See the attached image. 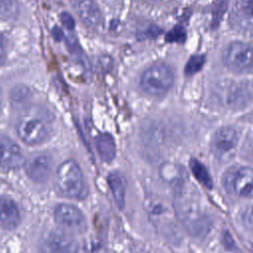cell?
Instances as JSON below:
<instances>
[{
    "mask_svg": "<svg viewBox=\"0 0 253 253\" xmlns=\"http://www.w3.org/2000/svg\"><path fill=\"white\" fill-rule=\"evenodd\" d=\"M24 156L16 142L0 133V169L13 170L24 164Z\"/></svg>",
    "mask_w": 253,
    "mask_h": 253,
    "instance_id": "obj_9",
    "label": "cell"
},
{
    "mask_svg": "<svg viewBox=\"0 0 253 253\" xmlns=\"http://www.w3.org/2000/svg\"><path fill=\"white\" fill-rule=\"evenodd\" d=\"M24 167L30 179L42 183L47 180L51 172V159L46 154L36 153L24 162Z\"/></svg>",
    "mask_w": 253,
    "mask_h": 253,
    "instance_id": "obj_10",
    "label": "cell"
},
{
    "mask_svg": "<svg viewBox=\"0 0 253 253\" xmlns=\"http://www.w3.org/2000/svg\"><path fill=\"white\" fill-rule=\"evenodd\" d=\"M150 1H161V0H150Z\"/></svg>",
    "mask_w": 253,
    "mask_h": 253,
    "instance_id": "obj_25",
    "label": "cell"
},
{
    "mask_svg": "<svg viewBox=\"0 0 253 253\" xmlns=\"http://www.w3.org/2000/svg\"><path fill=\"white\" fill-rule=\"evenodd\" d=\"M18 13L17 0H0V19L8 20L14 18Z\"/></svg>",
    "mask_w": 253,
    "mask_h": 253,
    "instance_id": "obj_19",
    "label": "cell"
},
{
    "mask_svg": "<svg viewBox=\"0 0 253 253\" xmlns=\"http://www.w3.org/2000/svg\"><path fill=\"white\" fill-rule=\"evenodd\" d=\"M70 3L85 26L89 28L100 26L102 14L95 0H70Z\"/></svg>",
    "mask_w": 253,
    "mask_h": 253,
    "instance_id": "obj_11",
    "label": "cell"
},
{
    "mask_svg": "<svg viewBox=\"0 0 253 253\" xmlns=\"http://www.w3.org/2000/svg\"><path fill=\"white\" fill-rule=\"evenodd\" d=\"M96 145L102 160L106 162H110L111 160H113L116 154V146L114 139L111 135L107 133L101 134L96 140Z\"/></svg>",
    "mask_w": 253,
    "mask_h": 253,
    "instance_id": "obj_17",
    "label": "cell"
},
{
    "mask_svg": "<svg viewBox=\"0 0 253 253\" xmlns=\"http://www.w3.org/2000/svg\"><path fill=\"white\" fill-rule=\"evenodd\" d=\"M108 182L118 207L119 208L124 207L125 190H126V181L124 176L118 172H113L109 175Z\"/></svg>",
    "mask_w": 253,
    "mask_h": 253,
    "instance_id": "obj_16",
    "label": "cell"
},
{
    "mask_svg": "<svg viewBox=\"0 0 253 253\" xmlns=\"http://www.w3.org/2000/svg\"><path fill=\"white\" fill-rule=\"evenodd\" d=\"M43 253H77L78 245L69 235L62 232H51L42 245Z\"/></svg>",
    "mask_w": 253,
    "mask_h": 253,
    "instance_id": "obj_12",
    "label": "cell"
},
{
    "mask_svg": "<svg viewBox=\"0 0 253 253\" xmlns=\"http://www.w3.org/2000/svg\"><path fill=\"white\" fill-rule=\"evenodd\" d=\"M190 167L192 172L194 173L196 179L202 183L205 187L211 189L212 187V181L211 178L207 170V168L201 163L199 162L197 159H192L190 161Z\"/></svg>",
    "mask_w": 253,
    "mask_h": 253,
    "instance_id": "obj_18",
    "label": "cell"
},
{
    "mask_svg": "<svg viewBox=\"0 0 253 253\" xmlns=\"http://www.w3.org/2000/svg\"><path fill=\"white\" fill-rule=\"evenodd\" d=\"M250 216H251V219L253 220V207L251 208V211H250Z\"/></svg>",
    "mask_w": 253,
    "mask_h": 253,
    "instance_id": "obj_24",
    "label": "cell"
},
{
    "mask_svg": "<svg viewBox=\"0 0 253 253\" xmlns=\"http://www.w3.org/2000/svg\"><path fill=\"white\" fill-rule=\"evenodd\" d=\"M159 173L160 177L175 189L187 182V176L184 169L180 165L174 163H164L161 165Z\"/></svg>",
    "mask_w": 253,
    "mask_h": 253,
    "instance_id": "obj_15",
    "label": "cell"
},
{
    "mask_svg": "<svg viewBox=\"0 0 253 253\" xmlns=\"http://www.w3.org/2000/svg\"><path fill=\"white\" fill-rule=\"evenodd\" d=\"M5 55H6L5 44H4V42H3L2 38L0 37V64L4 61V59H5Z\"/></svg>",
    "mask_w": 253,
    "mask_h": 253,
    "instance_id": "obj_23",
    "label": "cell"
},
{
    "mask_svg": "<svg viewBox=\"0 0 253 253\" xmlns=\"http://www.w3.org/2000/svg\"><path fill=\"white\" fill-rule=\"evenodd\" d=\"M29 95V91L26 90L24 87H22L20 90H15L14 95H13V101L16 103L18 102H23L25 99H27V96Z\"/></svg>",
    "mask_w": 253,
    "mask_h": 253,
    "instance_id": "obj_22",
    "label": "cell"
},
{
    "mask_svg": "<svg viewBox=\"0 0 253 253\" xmlns=\"http://www.w3.org/2000/svg\"><path fill=\"white\" fill-rule=\"evenodd\" d=\"M21 220L17 204L10 198L0 197V225L5 229L15 228Z\"/></svg>",
    "mask_w": 253,
    "mask_h": 253,
    "instance_id": "obj_14",
    "label": "cell"
},
{
    "mask_svg": "<svg viewBox=\"0 0 253 253\" xmlns=\"http://www.w3.org/2000/svg\"><path fill=\"white\" fill-rule=\"evenodd\" d=\"M60 20H61V23L63 24V26L66 29H69V30L73 29V27H74V20L72 19L71 15H69L66 12H63L60 15Z\"/></svg>",
    "mask_w": 253,
    "mask_h": 253,
    "instance_id": "obj_21",
    "label": "cell"
},
{
    "mask_svg": "<svg viewBox=\"0 0 253 253\" xmlns=\"http://www.w3.org/2000/svg\"><path fill=\"white\" fill-rule=\"evenodd\" d=\"M226 66L236 73H253V45L234 42L230 43L223 54Z\"/></svg>",
    "mask_w": 253,
    "mask_h": 253,
    "instance_id": "obj_5",
    "label": "cell"
},
{
    "mask_svg": "<svg viewBox=\"0 0 253 253\" xmlns=\"http://www.w3.org/2000/svg\"><path fill=\"white\" fill-rule=\"evenodd\" d=\"M55 182L57 189L66 197L82 199L87 193L82 171L74 160L68 159L58 166Z\"/></svg>",
    "mask_w": 253,
    "mask_h": 253,
    "instance_id": "obj_3",
    "label": "cell"
},
{
    "mask_svg": "<svg viewBox=\"0 0 253 253\" xmlns=\"http://www.w3.org/2000/svg\"><path fill=\"white\" fill-rule=\"evenodd\" d=\"M238 143V132L230 126L217 129L211 140V150L221 161L229 160L235 152Z\"/></svg>",
    "mask_w": 253,
    "mask_h": 253,
    "instance_id": "obj_8",
    "label": "cell"
},
{
    "mask_svg": "<svg viewBox=\"0 0 253 253\" xmlns=\"http://www.w3.org/2000/svg\"><path fill=\"white\" fill-rule=\"evenodd\" d=\"M230 21L240 30L253 29V0H234Z\"/></svg>",
    "mask_w": 253,
    "mask_h": 253,
    "instance_id": "obj_13",
    "label": "cell"
},
{
    "mask_svg": "<svg viewBox=\"0 0 253 253\" xmlns=\"http://www.w3.org/2000/svg\"><path fill=\"white\" fill-rule=\"evenodd\" d=\"M54 220L63 230L71 233H81L87 227L83 212L76 207L68 204H60L54 209Z\"/></svg>",
    "mask_w": 253,
    "mask_h": 253,
    "instance_id": "obj_7",
    "label": "cell"
},
{
    "mask_svg": "<svg viewBox=\"0 0 253 253\" xmlns=\"http://www.w3.org/2000/svg\"><path fill=\"white\" fill-rule=\"evenodd\" d=\"M16 129L25 143L35 145L47 138L51 131V121L43 111L29 110L19 119Z\"/></svg>",
    "mask_w": 253,
    "mask_h": 253,
    "instance_id": "obj_2",
    "label": "cell"
},
{
    "mask_svg": "<svg viewBox=\"0 0 253 253\" xmlns=\"http://www.w3.org/2000/svg\"><path fill=\"white\" fill-rule=\"evenodd\" d=\"M0 107H1V96H0Z\"/></svg>",
    "mask_w": 253,
    "mask_h": 253,
    "instance_id": "obj_26",
    "label": "cell"
},
{
    "mask_svg": "<svg viewBox=\"0 0 253 253\" xmlns=\"http://www.w3.org/2000/svg\"><path fill=\"white\" fill-rule=\"evenodd\" d=\"M174 209L178 220L194 236H205L211 229V217L201 195L187 182L175 189Z\"/></svg>",
    "mask_w": 253,
    "mask_h": 253,
    "instance_id": "obj_1",
    "label": "cell"
},
{
    "mask_svg": "<svg viewBox=\"0 0 253 253\" xmlns=\"http://www.w3.org/2000/svg\"><path fill=\"white\" fill-rule=\"evenodd\" d=\"M202 64H203V58L202 57H194L189 61L187 71L189 73L195 72L202 66Z\"/></svg>",
    "mask_w": 253,
    "mask_h": 253,
    "instance_id": "obj_20",
    "label": "cell"
},
{
    "mask_svg": "<svg viewBox=\"0 0 253 253\" xmlns=\"http://www.w3.org/2000/svg\"><path fill=\"white\" fill-rule=\"evenodd\" d=\"M225 189L239 197H253V169L237 167L229 169L223 177Z\"/></svg>",
    "mask_w": 253,
    "mask_h": 253,
    "instance_id": "obj_6",
    "label": "cell"
},
{
    "mask_svg": "<svg viewBox=\"0 0 253 253\" xmlns=\"http://www.w3.org/2000/svg\"><path fill=\"white\" fill-rule=\"evenodd\" d=\"M174 80L172 70L163 63L149 66L141 75L140 85L144 92L152 96L166 93Z\"/></svg>",
    "mask_w": 253,
    "mask_h": 253,
    "instance_id": "obj_4",
    "label": "cell"
}]
</instances>
